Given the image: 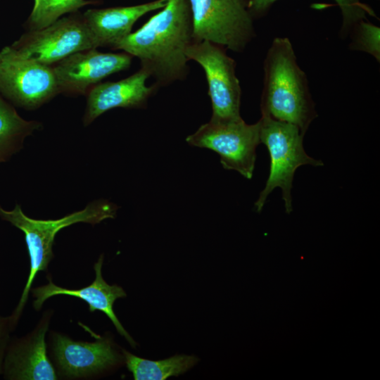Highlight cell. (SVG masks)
Masks as SVG:
<instances>
[{"mask_svg":"<svg viewBox=\"0 0 380 380\" xmlns=\"http://www.w3.org/2000/svg\"><path fill=\"white\" fill-rule=\"evenodd\" d=\"M194 42L188 0H167L166 5L139 29L120 40L113 49L140 60L141 67L154 77L156 87L183 80L189 72L186 50Z\"/></svg>","mask_w":380,"mask_h":380,"instance_id":"1","label":"cell"},{"mask_svg":"<svg viewBox=\"0 0 380 380\" xmlns=\"http://www.w3.org/2000/svg\"><path fill=\"white\" fill-rule=\"evenodd\" d=\"M262 115L291 123L305 133L317 116L305 73L287 37H275L264 61Z\"/></svg>","mask_w":380,"mask_h":380,"instance_id":"2","label":"cell"},{"mask_svg":"<svg viewBox=\"0 0 380 380\" xmlns=\"http://www.w3.org/2000/svg\"><path fill=\"white\" fill-rule=\"evenodd\" d=\"M118 207L104 199L89 203L84 209L56 220H37L26 215L19 204L7 210L0 205V218L22 231L30 258V273L20 301L11 316L14 324L18 322L27 302L32 282L39 271L47 270L53 258V245L58 232L72 224L85 222L96 224L116 216Z\"/></svg>","mask_w":380,"mask_h":380,"instance_id":"3","label":"cell"},{"mask_svg":"<svg viewBox=\"0 0 380 380\" xmlns=\"http://www.w3.org/2000/svg\"><path fill=\"white\" fill-rule=\"evenodd\" d=\"M260 122V143L268 150L270 167L265 186L254 205L260 213L267 196L279 187L281 189L286 211L290 213L293 210L291 191L296 170L303 165L322 166L324 164L306 153L303 144L304 134L297 126L266 115H262Z\"/></svg>","mask_w":380,"mask_h":380,"instance_id":"4","label":"cell"},{"mask_svg":"<svg viewBox=\"0 0 380 380\" xmlns=\"http://www.w3.org/2000/svg\"><path fill=\"white\" fill-rule=\"evenodd\" d=\"M96 48L83 15L75 12L44 28L27 31L0 53L53 66L75 52Z\"/></svg>","mask_w":380,"mask_h":380,"instance_id":"5","label":"cell"},{"mask_svg":"<svg viewBox=\"0 0 380 380\" xmlns=\"http://www.w3.org/2000/svg\"><path fill=\"white\" fill-rule=\"evenodd\" d=\"M194 42L208 41L241 52L255 37L246 0H188Z\"/></svg>","mask_w":380,"mask_h":380,"instance_id":"6","label":"cell"},{"mask_svg":"<svg viewBox=\"0 0 380 380\" xmlns=\"http://www.w3.org/2000/svg\"><path fill=\"white\" fill-rule=\"evenodd\" d=\"M260 120L247 124L242 118L235 120H213L201 125L186 138L191 146L216 152L226 170L238 172L251 179L256 160V148L260 144Z\"/></svg>","mask_w":380,"mask_h":380,"instance_id":"7","label":"cell"},{"mask_svg":"<svg viewBox=\"0 0 380 380\" xmlns=\"http://www.w3.org/2000/svg\"><path fill=\"white\" fill-rule=\"evenodd\" d=\"M188 60L203 69L212 105L213 120H235L240 115L241 89L236 75V63L219 45L208 41L193 42L186 50Z\"/></svg>","mask_w":380,"mask_h":380,"instance_id":"8","label":"cell"},{"mask_svg":"<svg viewBox=\"0 0 380 380\" xmlns=\"http://www.w3.org/2000/svg\"><path fill=\"white\" fill-rule=\"evenodd\" d=\"M1 56L0 94L13 106L34 110L60 94L52 66Z\"/></svg>","mask_w":380,"mask_h":380,"instance_id":"9","label":"cell"},{"mask_svg":"<svg viewBox=\"0 0 380 380\" xmlns=\"http://www.w3.org/2000/svg\"><path fill=\"white\" fill-rule=\"evenodd\" d=\"M132 56L96 49L75 52L53 65L60 93L85 94L108 76L129 68Z\"/></svg>","mask_w":380,"mask_h":380,"instance_id":"10","label":"cell"},{"mask_svg":"<svg viewBox=\"0 0 380 380\" xmlns=\"http://www.w3.org/2000/svg\"><path fill=\"white\" fill-rule=\"evenodd\" d=\"M53 350L59 369L68 377H82L98 374L115 366L120 355L108 338L94 342L75 341L56 334Z\"/></svg>","mask_w":380,"mask_h":380,"instance_id":"11","label":"cell"},{"mask_svg":"<svg viewBox=\"0 0 380 380\" xmlns=\"http://www.w3.org/2000/svg\"><path fill=\"white\" fill-rule=\"evenodd\" d=\"M151 77L144 68L128 77L116 82L99 83L88 91L83 118L84 126L106 111L115 108H144L156 87L146 84Z\"/></svg>","mask_w":380,"mask_h":380,"instance_id":"12","label":"cell"},{"mask_svg":"<svg viewBox=\"0 0 380 380\" xmlns=\"http://www.w3.org/2000/svg\"><path fill=\"white\" fill-rule=\"evenodd\" d=\"M103 261V255H101L94 266L95 279L88 286L80 289H68L58 286L49 281L47 284L32 289V294L35 298L33 302L34 308L39 310L45 300L57 295L78 298L89 305L90 312L99 310L105 313L111 320L118 332L124 336L132 346L135 347V341L124 329L113 308L114 302L118 298L126 297V293L122 287L118 285H109L103 279L101 274Z\"/></svg>","mask_w":380,"mask_h":380,"instance_id":"13","label":"cell"},{"mask_svg":"<svg viewBox=\"0 0 380 380\" xmlns=\"http://www.w3.org/2000/svg\"><path fill=\"white\" fill-rule=\"evenodd\" d=\"M48 321H43L32 335L8 346L2 373L6 379L55 380L57 376L48 358L45 334Z\"/></svg>","mask_w":380,"mask_h":380,"instance_id":"14","label":"cell"},{"mask_svg":"<svg viewBox=\"0 0 380 380\" xmlns=\"http://www.w3.org/2000/svg\"><path fill=\"white\" fill-rule=\"evenodd\" d=\"M167 0H154L130 6L89 9L84 19L96 47L113 48L132 32L134 23L148 13L163 8Z\"/></svg>","mask_w":380,"mask_h":380,"instance_id":"15","label":"cell"},{"mask_svg":"<svg viewBox=\"0 0 380 380\" xmlns=\"http://www.w3.org/2000/svg\"><path fill=\"white\" fill-rule=\"evenodd\" d=\"M41 126L39 122L21 118L0 94V163L20 151L25 138Z\"/></svg>","mask_w":380,"mask_h":380,"instance_id":"16","label":"cell"},{"mask_svg":"<svg viewBox=\"0 0 380 380\" xmlns=\"http://www.w3.org/2000/svg\"><path fill=\"white\" fill-rule=\"evenodd\" d=\"M128 370L135 380H164L177 376L190 368L198 360L194 355H176L160 360H150L137 357L122 350Z\"/></svg>","mask_w":380,"mask_h":380,"instance_id":"17","label":"cell"},{"mask_svg":"<svg viewBox=\"0 0 380 380\" xmlns=\"http://www.w3.org/2000/svg\"><path fill=\"white\" fill-rule=\"evenodd\" d=\"M278 0H246L247 8L253 18L264 16ZM338 6L342 15L341 33L346 36L367 15L377 18L371 6L361 0H334Z\"/></svg>","mask_w":380,"mask_h":380,"instance_id":"18","label":"cell"},{"mask_svg":"<svg viewBox=\"0 0 380 380\" xmlns=\"http://www.w3.org/2000/svg\"><path fill=\"white\" fill-rule=\"evenodd\" d=\"M34 7L26 25L29 30L44 28L57 20L62 15L75 13L88 4L97 1L87 0H34Z\"/></svg>","mask_w":380,"mask_h":380,"instance_id":"19","label":"cell"},{"mask_svg":"<svg viewBox=\"0 0 380 380\" xmlns=\"http://www.w3.org/2000/svg\"><path fill=\"white\" fill-rule=\"evenodd\" d=\"M353 42L350 48L367 52L380 61V29L367 20L360 21L352 30Z\"/></svg>","mask_w":380,"mask_h":380,"instance_id":"20","label":"cell"},{"mask_svg":"<svg viewBox=\"0 0 380 380\" xmlns=\"http://www.w3.org/2000/svg\"><path fill=\"white\" fill-rule=\"evenodd\" d=\"M13 327L11 316H0V374L2 373L4 359L8 346L9 333Z\"/></svg>","mask_w":380,"mask_h":380,"instance_id":"21","label":"cell"},{"mask_svg":"<svg viewBox=\"0 0 380 380\" xmlns=\"http://www.w3.org/2000/svg\"><path fill=\"white\" fill-rule=\"evenodd\" d=\"M1 53H0V62H1Z\"/></svg>","mask_w":380,"mask_h":380,"instance_id":"22","label":"cell"}]
</instances>
